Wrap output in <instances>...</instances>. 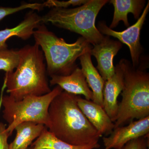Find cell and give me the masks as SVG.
<instances>
[{"label": "cell", "instance_id": "7", "mask_svg": "<svg viewBox=\"0 0 149 149\" xmlns=\"http://www.w3.org/2000/svg\"><path fill=\"white\" fill-rule=\"evenodd\" d=\"M149 10V1L136 23L124 31L117 32L108 27L105 21H100L97 28L103 35L117 38L119 42L128 46L130 50L132 65L137 67L141 60L143 48L140 42V34Z\"/></svg>", "mask_w": 149, "mask_h": 149}, {"label": "cell", "instance_id": "19", "mask_svg": "<svg viewBox=\"0 0 149 149\" xmlns=\"http://www.w3.org/2000/svg\"><path fill=\"white\" fill-rule=\"evenodd\" d=\"M42 3H26L16 7H0V21L6 17L17 12L26 9L40 11L44 8Z\"/></svg>", "mask_w": 149, "mask_h": 149}, {"label": "cell", "instance_id": "4", "mask_svg": "<svg viewBox=\"0 0 149 149\" xmlns=\"http://www.w3.org/2000/svg\"><path fill=\"white\" fill-rule=\"evenodd\" d=\"M35 43L41 47L47 63L48 75L66 76L71 74L77 65L76 61L93 46L80 37L74 43H67L42 24L33 34Z\"/></svg>", "mask_w": 149, "mask_h": 149}, {"label": "cell", "instance_id": "3", "mask_svg": "<svg viewBox=\"0 0 149 149\" xmlns=\"http://www.w3.org/2000/svg\"><path fill=\"white\" fill-rule=\"evenodd\" d=\"M144 61L141 60L137 67L126 59L118 63L123 72L124 84L114 128L149 116L148 64Z\"/></svg>", "mask_w": 149, "mask_h": 149}, {"label": "cell", "instance_id": "21", "mask_svg": "<svg viewBox=\"0 0 149 149\" xmlns=\"http://www.w3.org/2000/svg\"><path fill=\"white\" fill-rule=\"evenodd\" d=\"M148 135L129 141L121 149H149Z\"/></svg>", "mask_w": 149, "mask_h": 149}, {"label": "cell", "instance_id": "16", "mask_svg": "<svg viewBox=\"0 0 149 149\" xmlns=\"http://www.w3.org/2000/svg\"><path fill=\"white\" fill-rule=\"evenodd\" d=\"M46 128L43 124L36 123L30 121L21 123L15 127L16 137L9 145V149H27Z\"/></svg>", "mask_w": 149, "mask_h": 149}, {"label": "cell", "instance_id": "6", "mask_svg": "<svg viewBox=\"0 0 149 149\" xmlns=\"http://www.w3.org/2000/svg\"><path fill=\"white\" fill-rule=\"evenodd\" d=\"M56 85L50 93L41 96L29 95L15 100L9 95L1 98L3 107V118L8 123L6 130L11 136L15 127L21 123L30 121L43 124L49 128V107L55 97L63 91Z\"/></svg>", "mask_w": 149, "mask_h": 149}, {"label": "cell", "instance_id": "13", "mask_svg": "<svg viewBox=\"0 0 149 149\" xmlns=\"http://www.w3.org/2000/svg\"><path fill=\"white\" fill-rule=\"evenodd\" d=\"M88 50L79 58L81 70L89 88L93 93V101L103 108V90L104 80L97 70L93 65L91 59V50Z\"/></svg>", "mask_w": 149, "mask_h": 149}, {"label": "cell", "instance_id": "17", "mask_svg": "<svg viewBox=\"0 0 149 149\" xmlns=\"http://www.w3.org/2000/svg\"><path fill=\"white\" fill-rule=\"evenodd\" d=\"M31 146L33 149H94L99 148L100 146L99 143L85 146H72L57 139L46 128Z\"/></svg>", "mask_w": 149, "mask_h": 149}, {"label": "cell", "instance_id": "24", "mask_svg": "<svg viewBox=\"0 0 149 149\" xmlns=\"http://www.w3.org/2000/svg\"></svg>", "mask_w": 149, "mask_h": 149}, {"label": "cell", "instance_id": "5", "mask_svg": "<svg viewBox=\"0 0 149 149\" xmlns=\"http://www.w3.org/2000/svg\"><path fill=\"white\" fill-rule=\"evenodd\" d=\"M107 0H88L83 5L73 8H52L41 17L42 23H50L59 28L81 35L92 45L103 39L95 25L96 19Z\"/></svg>", "mask_w": 149, "mask_h": 149}, {"label": "cell", "instance_id": "9", "mask_svg": "<svg viewBox=\"0 0 149 149\" xmlns=\"http://www.w3.org/2000/svg\"><path fill=\"white\" fill-rule=\"evenodd\" d=\"M122 47V43L111 39L108 36H104L100 42L93 46L91 56L97 60V69L105 82L115 74L113 58Z\"/></svg>", "mask_w": 149, "mask_h": 149}, {"label": "cell", "instance_id": "8", "mask_svg": "<svg viewBox=\"0 0 149 149\" xmlns=\"http://www.w3.org/2000/svg\"><path fill=\"white\" fill-rule=\"evenodd\" d=\"M149 116L129 123L127 126L113 129L108 137L103 138L105 149H121L129 141L149 135Z\"/></svg>", "mask_w": 149, "mask_h": 149}, {"label": "cell", "instance_id": "18", "mask_svg": "<svg viewBox=\"0 0 149 149\" xmlns=\"http://www.w3.org/2000/svg\"><path fill=\"white\" fill-rule=\"evenodd\" d=\"M20 59V52L13 49L0 50V70L5 71L6 73L13 72L18 66Z\"/></svg>", "mask_w": 149, "mask_h": 149}, {"label": "cell", "instance_id": "1", "mask_svg": "<svg viewBox=\"0 0 149 149\" xmlns=\"http://www.w3.org/2000/svg\"><path fill=\"white\" fill-rule=\"evenodd\" d=\"M77 95L63 91L49 107L50 132L57 139L75 146L98 143L102 136L79 108Z\"/></svg>", "mask_w": 149, "mask_h": 149}, {"label": "cell", "instance_id": "22", "mask_svg": "<svg viewBox=\"0 0 149 149\" xmlns=\"http://www.w3.org/2000/svg\"><path fill=\"white\" fill-rule=\"evenodd\" d=\"M9 136L6 125L0 121V149H9L8 140Z\"/></svg>", "mask_w": 149, "mask_h": 149}, {"label": "cell", "instance_id": "20", "mask_svg": "<svg viewBox=\"0 0 149 149\" xmlns=\"http://www.w3.org/2000/svg\"><path fill=\"white\" fill-rule=\"evenodd\" d=\"M88 0H70L68 1H59L57 0H48L43 3L45 7L49 8H67L70 6H80L87 3Z\"/></svg>", "mask_w": 149, "mask_h": 149}, {"label": "cell", "instance_id": "10", "mask_svg": "<svg viewBox=\"0 0 149 149\" xmlns=\"http://www.w3.org/2000/svg\"><path fill=\"white\" fill-rule=\"evenodd\" d=\"M77 101L79 108L99 133L106 136L111 133L114 128V123L102 107L93 101L83 99L78 95Z\"/></svg>", "mask_w": 149, "mask_h": 149}, {"label": "cell", "instance_id": "12", "mask_svg": "<svg viewBox=\"0 0 149 149\" xmlns=\"http://www.w3.org/2000/svg\"><path fill=\"white\" fill-rule=\"evenodd\" d=\"M50 77L51 86L58 85L67 93L76 95H83L86 100L93 101V92L88 86L82 70L79 67L77 66L69 75H53Z\"/></svg>", "mask_w": 149, "mask_h": 149}, {"label": "cell", "instance_id": "15", "mask_svg": "<svg viewBox=\"0 0 149 149\" xmlns=\"http://www.w3.org/2000/svg\"><path fill=\"white\" fill-rule=\"evenodd\" d=\"M109 1L114 7L113 18L109 27L111 29L117 27L121 21L125 26L129 27L128 14H133L135 19L138 20L146 3L144 0H111Z\"/></svg>", "mask_w": 149, "mask_h": 149}, {"label": "cell", "instance_id": "23", "mask_svg": "<svg viewBox=\"0 0 149 149\" xmlns=\"http://www.w3.org/2000/svg\"><path fill=\"white\" fill-rule=\"evenodd\" d=\"M27 149H33V147L31 146V147H29V148H28Z\"/></svg>", "mask_w": 149, "mask_h": 149}, {"label": "cell", "instance_id": "2", "mask_svg": "<svg viewBox=\"0 0 149 149\" xmlns=\"http://www.w3.org/2000/svg\"><path fill=\"white\" fill-rule=\"evenodd\" d=\"M37 44L19 50L20 59L15 71L6 73L7 93L15 100L29 95L41 96L50 93L45 57Z\"/></svg>", "mask_w": 149, "mask_h": 149}, {"label": "cell", "instance_id": "14", "mask_svg": "<svg viewBox=\"0 0 149 149\" xmlns=\"http://www.w3.org/2000/svg\"><path fill=\"white\" fill-rule=\"evenodd\" d=\"M42 23L41 17L31 11L15 27L0 30V50L8 49L6 42L11 37L16 36L24 40L29 39L33 35L35 29H37Z\"/></svg>", "mask_w": 149, "mask_h": 149}, {"label": "cell", "instance_id": "11", "mask_svg": "<svg viewBox=\"0 0 149 149\" xmlns=\"http://www.w3.org/2000/svg\"><path fill=\"white\" fill-rule=\"evenodd\" d=\"M115 67V74L105 82L103 90V108L113 122L116 120L118 110V98L124 84L123 72L119 63Z\"/></svg>", "mask_w": 149, "mask_h": 149}]
</instances>
